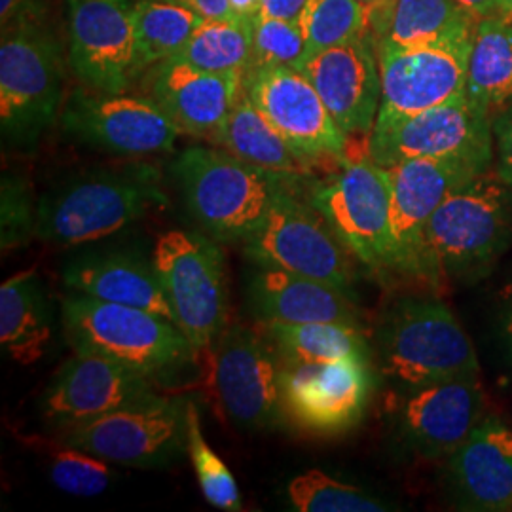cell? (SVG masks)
<instances>
[{"mask_svg":"<svg viewBox=\"0 0 512 512\" xmlns=\"http://www.w3.org/2000/svg\"><path fill=\"white\" fill-rule=\"evenodd\" d=\"M184 203L215 241H245L302 179L268 171L217 148L190 147L173 162Z\"/></svg>","mask_w":512,"mask_h":512,"instance_id":"1","label":"cell"},{"mask_svg":"<svg viewBox=\"0 0 512 512\" xmlns=\"http://www.w3.org/2000/svg\"><path fill=\"white\" fill-rule=\"evenodd\" d=\"M167 205L152 165L97 169L52 188L37 205L35 236L57 245L109 238Z\"/></svg>","mask_w":512,"mask_h":512,"instance_id":"2","label":"cell"},{"mask_svg":"<svg viewBox=\"0 0 512 512\" xmlns=\"http://www.w3.org/2000/svg\"><path fill=\"white\" fill-rule=\"evenodd\" d=\"M63 329L74 351L101 355L150 380L194 365L198 353L164 317L82 294L63 300Z\"/></svg>","mask_w":512,"mask_h":512,"instance_id":"3","label":"cell"},{"mask_svg":"<svg viewBox=\"0 0 512 512\" xmlns=\"http://www.w3.org/2000/svg\"><path fill=\"white\" fill-rule=\"evenodd\" d=\"M382 370L414 391L456 378H476V351L454 313L435 300H403L378 334Z\"/></svg>","mask_w":512,"mask_h":512,"instance_id":"4","label":"cell"},{"mask_svg":"<svg viewBox=\"0 0 512 512\" xmlns=\"http://www.w3.org/2000/svg\"><path fill=\"white\" fill-rule=\"evenodd\" d=\"M63 86L65 63L52 35L38 25L2 33L0 129L8 145H37L61 110Z\"/></svg>","mask_w":512,"mask_h":512,"instance_id":"5","label":"cell"},{"mask_svg":"<svg viewBox=\"0 0 512 512\" xmlns=\"http://www.w3.org/2000/svg\"><path fill=\"white\" fill-rule=\"evenodd\" d=\"M152 264L175 313V325L198 349H209L226 329L228 275L213 239L171 230L160 236Z\"/></svg>","mask_w":512,"mask_h":512,"instance_id":"6","label":"cell"},{"mask_svg":"<svg viewBox=\"0 0 512 512\" xmlns=\"http://www.w3.org/2000/svg\"><path fill=\"white\" fill-rule=\"evenodd\" d=\"M505 186L484 171L440 203L425 230L431 281L476 270L507 245L511 200Z\"/></svg>","mask_w":512,"mask_h":512,"instance_id":"7","label":"cell"},{"mask_svg":"<svg viewBox=\"0 0 512 512\" xmlns=\"http://www.w3.org/2000/svg\"><path fill=\"white\" fill-rule=\"evenodd\" d=\"M308 202L370 270H397L391 179L385 167L372 160L346 162L336 175L313 184Z\"/></svg>","mask_w":512,"mask_h":512,"instance_id":"8","label":"cell"},{"mask_svg":"<svg viewBox=\"0 0 512 512\" xmlns=\"http://www.w3.org/2000/svg\"><path fill=\"white\" fill-rule=\"evenodd\" d=\"M243 251L255 266L325 281L346 293L353 283L348 247L298 190L277 198L264 224L243 241Z\"/></svg>","mask_w":512,"mask_h":512,"instance_id":"9","label":"cell"},{"mask_svg":"<svg viewBox=\"0 0 512 512\" xmlns=\"http://www.w3.org/2000/svg\"><path fill=\"white\" fill-rule=\"evenodd\" d=\"M61 442L109 463L165 467L186 450V401L152 393L99 420L63 431Z\"/></svg>","mask_w":512,"mask_h":512,"instance_id":"10","label":"cell"},{"mask_svg":"<svg viewBox=\"0 0 512 512\" xmlns=\"http://www.w3.org/2000/svg\"><path fill=\"white\" fill-rule=\"evenodd\" d=\"M490 112L467 95L370 131V160L391 167L412 158L461 160L488 169L494 152Z\"/></svg>","mask_w":512,"mask_h":512,"instance_id":"11","label":"cell"},{"mask_svg":"<svg viewBox=\"0 0 512 512\" xmlns=\"http://www.w3.org/2000/svg\"><path fill=\"white\" fill-rule=\"evenodd\" d=\"M213 348V385L228 421L245 433L277 425L283 414V363L260 330L234 325ZM209 348V349H211Z\"/></svg>","mask_w":512,"mask_h":512,"instance_id":"12","label":"cell"},{"mask_svg":"<svg viewBox=\"0 0 512 512\" xmlns=\"http://www.w3.org/2000/svg\"><path fill=\"white\" fill-rule=\"evenodd\" d=\"M61 126L84 145L126 158L169 152L183 133L145 95L92 88L71 93L61 110Z\"/></svg>","mask_w":512,"mask_h":512,"instance_id":"13","label":"cell"},{"mask_svg":"<svg viewBox=\"0 0 512 512\" xmlns=\"http://www.w3.org/2000/svg\"><path fill=\"white\" fill-rule=\"evenodd\" d=\"M471 35L431 46L376 50L382 103L374 128H384L465 95Z\"/></svg>","mask_w":512,"mask_h":512,"instance_id":"14","label":"cell"},{"mask_svg":"<svg viewBox=\"0 0 512 512\" xmlns=\"http://www.w3.org/2000/svg\"><path fill=\"white\" fill-rule=\"evenodd\" d=\"M69 63L92 90L126 93L141 80L133 0H67Z\"/></svg>","mask_w":512,"mask_h":512,"instance_id":"15","label":"cell"},{"mask_svg":"<svg viewBox=\"0 0 512 512\" xmlns=\"http://www.w3.org/2000/svg\"><path fill=\"white\" fill-rule=\"evenodd\" d=\"M385 169L391 179V230L397 270L431 279L425 253L427 224L440 203L486 169L440 158H412Z\"/></svg>","mask_w":512,"mask_h":512,"instance_id":"16","label":"cell"},{"mask_svg":"<svg viewBox=\"0 0 512 512\" xmlns=\"http://www.w3.org/2000/svg\"><path fill=\"white\" fill-rule=\"evenodd\" d=\"M370 389L368 359L283 365V414L313 435H340L363 418Z\"/></svg>","mask_w":512,"mask_h":512,"instance_id":"17","label":"cell"},{"mask_svg":"<svg viewBox=\"0 0 512 512\" xmlns=\"http://www.w3.org/2000/svg\"><path fill=\"white\" fill-rule=\"evenodd\" d=\"M243 88L258 110L304 158H342L348 135L338 128L310 78L294 67H255Z\"/></svg>","mask_w":512,"mask_h":512,"instance_id":"18","label":"cell"},{"mask_svg":"<svg viewBox=\"0 0 512 512\" xmlns=\"http://www.w3.org/2000/svg\"><path fill=\"white\" fill-rule=\"evenodd\" d=\"M152 393L147 376L101 355L76 351L44 391L40 414L50 427L69 431Z\"/></svg>","mask_w":512,"mask_h":512,"instance_id":"19","label":"cell"},{"mask_svg":"<svg viewBox=\"0 0 512 512\" xmlns=\"http://www.w3.org/2000/svg\"><path fill=\"white\" fill-rule=\"evenodd\" d=\"M300 71L348 137L374 129L382 103V76L372 38L311 52Z\"/></svg>","mask_w":512,"mask_h":512,"instance_id":"20","label":"cell"},{"mask_svg":"<svg viewBox=\"0 0 512 512\" xmlns=\"http://www.w3.org/2000/svg\"><path fill=\"white\" fill-rule=\"evenodd\" d=\"M245 74L209 73L169 57L141 76L143 95L188 135L211 137L243 90Z\"/></svg>","mask_w":512,"mask_h":512,"instance_id":"21","label":"cell"},{"mask_svg":"<svg viewBox=\"0 0 512 512\" xmlns=\"http://www.w3.org/2000/svg\"><path fill=\"white\" fill-rule=\"evenodd\" d=\"M482 414L476 378H456L414 389L401 410V429L423 456H452L482 423Z\"/></svg>","mask_w":512,"mask_h":512,"instance_id":"22","label":"cell"},{"mask_svg":"<svg viewBox=\"0 0 512 512\" xmlns=\"http://www.w3.org/2000/svg\"><path fill=\"white\" fill-rule=\"evenodd\" d=\"M247 306L258 323H344L361 327V317L348 293L304 275L262 268L247 277Z\"/></svg>","mask_w":512,"mask_h":512,"instance_id":"23","label":"cell"},{"mask_svg":"<svg viewBox=\"0 0 512 512\" xmlns=\"http://www.w3.org/2000/svg\"><path fill=\"white\" fill-rule=\"evenodd\" d=\"M63 283L73 294L156 313L175 323V313L152 258L133 251H90L69 260Z\"/></svg>","mask_w":512,"mask_h":512,"instance_id":"24","label":"cell"},{"mask_svg":"<svg viewBox=\"0 0 512 512\" xmlns=\"http://www.w3.org/2000/svg\"><path fill=\"white\" fill-rule=\"evenodd\" d=\"M459 494L480 511L512 509V429L497 418L482 420L452 454Z\"/></svg>","mask_w":512,"mask_h":512,"instance_id":"25","label":"cell"},{"mask_svg":"<svg viewBox=\"0 0 512 512\" xmlns=\"http://www.w3.org/2000/svg\"><path fill=\"white\" fill-rule=\"evenodd\" d=\"M209 139L222 150L268 171L296 179L310 173L311 160L304 158L277 131L251 101L245 88L239 93L238 101L226 120Z\"/></svg>","mask_w":512,"mask_h":512,"instance_id":"26","label":"cell"},{"mask_svg":"<svg viewBox=\"0 0 512 512\" xmlns=\"http://www.w3.org/2000/svg\"><path fill=\"white\" fill-rule=\"evenodd\" d=\"M52 308L37 272H21L0 287V346L19 365L40 361L52 340Z\"/></svg>","mask_w":512,"mask_h":512,"instance_id":"27","label":"cell"},{"mask_svg":"<svg viewBox=\"0 0 512 512\" xmlns=\"http://www.w3.org/2000/svg\"><path fill=\"white\" fill-rule=\"evenodd\" d=\"M465 95L488 112L512 101V16L497 14L476 21Z\"/></svg>","mask_w":512,"mask_h":512,"instance_id":"28","label":"cell"},{"mask_svg":"<svg viewBox=\"0 0 512 512\" xmlns=\"http://www.w3.org/2000/svg\"><path fill=\"white\" fill-rule=\"evenodd\" d=\"M478 18L456 0H397L376 50L431 46L465 37Z\"/></svg>","mask_w":512,"mask_h":512,"instance_id":"29","label":"cell"},{"mask_svg":"<svg viewBox=\"0 0 512 512\" xmlns=\"http://www.w3.org/2000/svg\"><path fill=\"white\" fill-rule=\"evenodd\" d=\"M283 365L330 363L340 359H368L361 327L344 323H258Z\"/></svg>","mask_w":512,"mask_h":512,"instance_id":"30","label":"cell"},{"mask_svg":"<svg viewBox=\"0 0 512 512\" xmlns=\"http://www.w3.org/2000/svg\"><path fill=\"white\" fill-rule=\"evenodd\" d=\"M203 19L167 0H133L135 50L141 76L164 59L179 54Z\"/></svg>","mask_w":512,"mask_h":512,"instance_id":"31","label":"cell"},{"mask_svg":"<svg viewBox=\"0 0 512 512\" xmlns=\"http://www.w3.org/2000/svg\"><path fill=\"white\" fill-rule=\"evenodd\" d=\"M173 57L209 73L245 74L253 63V19H203Z\"/></svg>","mask_w":512,"mask_h":512,"instance_id":"32","label":"cell"},{"mask_svg":"<svg viewBox=\"0 0 512 512\" xmlns=\"http://www.w3.org/2000/svg\"><path fill=\"white\" fill-rule=\"evenodd\" d=\"M186 450L205 501L220 511H241L243 499L238 482L203 437L200 410L194 401H186Z\"/></svg>","mask_w":512,"mask_h":512,"instance_id":"33","label":"cell"},{"mask_svg":"<svg viewBox=\"0 0 512 512\" xmlns=\"http://www.w3.org/2000/svg\"><path fill=\"white\" fill-rule=\"evenodd\" d=\"M294 511L300 512H385L387 505L365 490L311 469L294 476L287 486Z\"/></svg>","mask_w":512,"mask_h":512,"instance_id":"34","label":"cell"},{"mask_svg":"<svg viewBox=\"0 0 512 512\" xmlns=\"http://www.w3.org/2000/svg\"><path fill=\"white\" fill-rule=\"evenodd\" d=\"M298 27L311 52L372 38L361 6L355 0H308Z\"/></svg>","mask_w":512,"mask_h":512,"instance_id":"35","label":"cell"},{"mask_svg":"<svg viewBox=\"0 0 512 512\" xmlns=\"http://www.w3.org/2000/svg\"><path fill=\"white\" fill-rule=\"evenodd\" d=\"M48 473L55 488L76 497H95L109 488V461L61 442L48 459Z\"/></svg>","mask_w":512,"mask_h":512,"instance_id":"36","label":"cell"},{"mask_svg":"<svg viewBox=\"0 0 512 512\" xmlns=\"http://www.w3.org/2000/svg\"><path fill=\"white\" fill-rule=\"evenodd\" d=\"M310 48L296 21L255 16L253 18V63L255 67L300 69Z\"/></svg>","mask_w":512,"mask_h":512,"instance_id":"37","label":"cell"},{"mask_svg":"<svg viewBox=\"0 0 512 512\" xmlns=\"http://www.w3.org/2000/svg\"><path fill=\"white\" fill-rule=\"evenodd\" d=\"M0 236L2 249H16L35 236L37 207L31 202L29 186L16 175L2 177V203H0Z\"/></svg>","mask_w":512,"mask_h":512,"instance_id":"38","label":"cell"},{"mask_svg":"<svg viewBox=\"0 0 512 512\" xmlns=\"http://www.w3.org/2000/svg\"><path fill=\"white\" fill-rule=\"evenodd\" d=\"M42 18L40 0H0V29L8 33L23 25H38Z\"/></svg>","mask_w":512,"mask_h":512,"instance_id":"39","label":"cell"},{"mask_svg":"<svg viewBox=\"0 0 512 512\" xmlns=\"http://www.w3.org/2000/svg\"><path fill=\"white\" fill-rule=\"evenodd\" d=\"M495 139H497V175L501 181L512 186V107L505 110L494 126Z\"/></svg>","mask_w":512,"mask_h":512,"instance_id":"40","label":"cell"},{"mask_svg":"<svg viewBox=\"0 0 512 512\" xmlns=\"http://www.w3.org/2000/svg\"><path fill=\"white\" fill-rule=\"evenodd\" d=\"M355 2L361 6V10L365 14L368 33L376 44V40L384 33L385 25L389 21V16H391L397 0H355Z\"/></svg>","mask_w":512,"mask_h":512,"instance_id":"41","label":"cell"},{"mask_svg":"<svg viewBox=\"0 0 512 512\" xmlns=\"http://www.w3.org/2000/svg\"><path fill=\"white\" fill-rule=\"evenodd\" d=\"M167 2L184 6L202 19L232 18L230 0H167Z\"/></svg>","mask_w":512,"mask_h":512,"instance_id":"42","label":"cell"},{"mask_svg":"<svg viewBox=\"0 0 512 512\" xmlns=\"http://www.w3.org/2000/svg\"><path fill=\"white\" fill-rule=\"evenodd\" d=\"M308 0H260L258 16L298 21Z\"/></svg>","mask_w":512,"mask_h":512,"instance_id":"43","label":"cell"},{"mask_svg":"<svg viewBox=\"0 0 512 512\" xmlns=\"http://www.w3.org/2000/svg\"><path fill=\"white\" fill-rule=\"evenodd\" d=\"M476 18H488L501 14V0H456Z\"/></svg>","mask_w":512,"mask_h":512,"instance_id":"44","label":"cell"},{"mask_svg":"<svg viewBox=\"0 0 512 512\" xmlns=\"http://www.w3.org/2000/svg\"><path fill=\"white\" fill-rule=\"evenodd\" d=\"M232 18L253 19L260 12V0H230Z\"/></svg>","mask_w":512,"mask_h":512,"instance_id":"45","label":"cell"},{"mask_svg":"<svg viewBox=\"0 0 512 512\" xmlns=\"http://www.w3.org/2000/svg\"><path fill=\"white\" fill-rule=\"evenodd\" d=\"M501 14L512 16V0H501Z\"/></svg>","mask_w":512,"mask_h":512,"instance_id":"46","label":"cell"},{"mask_svg":"<svg viewBox=\"0 0 512 512\" xmlns=\"http://www.w3.org/2000/svg\"><path fill=\"white\" fill-rule=\"evenodd\" d=\"M507 334H509V342H511L512 348V306L511 311H509V319H507Z\"/></svg>","mask_w":512,"mask_h":512,"instance_id":"47","label":"cell"}]
</instances>
